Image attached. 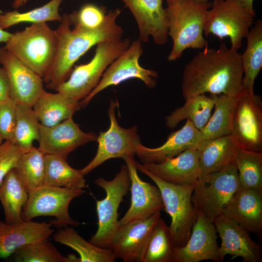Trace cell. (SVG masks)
<instances>
[{"mask_svg":"<svg viewBox=\"0 0 262 262\" xmlns=\"http://www.w3.org/2000/svg\"><path fill=\"white\" fill-rule=\"evenodd\" d=\"M241 54L225 42L205 47L184 68L181 92L185 99L199 94L238 95L243 89Z\"/></svg>","mask_w":262,"mask_h":262,"instance_id":"1","label":"cell"},{"mask_svg":"<svg viewBox=\"0 0 262 262\" xmlns=\"http://www.w3.org/2000/svg\"><path fill=\"white\" fill-rule=\"evenodd\" d=\"M122 10L116 8L109 11L103 24L94 30L74 27L68 14L62 16L56 30L58 42L54 61L43 77L46 87L55 90L69 77L74 64L90 49L98 44L122 39V28L116 23Z\"/></svg>","mask_w":262,"mask_h":262,"instance_id":"2","label":"cell"},{"mask_svg":"<svg viewBox=\"0 0 262 262\" xmlns=\"http://www.w3.org/2000/svg\"><path fill=\"white\" fill-rule=\"evenodd\" d=\"M166 2L168 35L173 41L167 60H177L187 49H203L207 47L204 28L206 14L211 3L199 0Z\"/></svg>","mask_w":262,"mask_h":262,"instance_id":"3","label":"cell"},{"mask_svg":"<svg viewBox=\"0 0 262 262\" xmlns=\"http://www.w3.org/2000/svg\"><path fill=\"white\" fill-rule=\"evenodd\" d=\"M58 42L56 30L46 22L34 23L12 33L4 48L43 78L54 61Z\"/></svg>","mask_w":262,"mask_h":262,"instance_id":"4","label":"cell"},{"mask_svg":"<svg viewBox=\"0 0 262 262\" xmlns=\"http://www.w3.org/2000/svg\"><path fill=\"white\" fill-rule=\"evenodd\" d=\"M128 38L97 45L94 55L87 63L76 66L68 78L55 90L77 101L87 97L96 87L109 65L130 45Z\"/></svg>","mask_w":262,"mask_h":262,"instance_id":"5","label":"cell"},{"mask_svg":"<svg viewBox=\"0 0 262 262\" xmlns=\"http://www.w3.org/2000/svg\"><path fill=\"white\" fill-rule=\"evenodd\" d=\"M137 170L148 177L159 188L164 210L171 217L169 226L175 247L184 246L190 236L197 217V210L192 201L194 185H178L161 180L135 161Z\"/></svg>","mask_w":262,"mask_h":262,"instance_id":"6","label":"cell"},{"mask_svg":"<svg viewBox=\"0 0 262 262\" xmlns=\"http://www.w3.org/2000/svg\"><path fill=\"white\" fill-rule=\"evenodd\" d=\"M95 183L106 192L103 199L96 201L98 228L89 242L101 248H109L119 227L118 210L130 189V178L126 164L123 165L115 178L107 180L103 178L95 180Z\"/></svg>","mask_w":262,"mask_h":262,"instance_id":"7","label":"cell"},{"mask_svg":"<svg viewBox=\"0 0 262 262\" xmlns=\"http://www.w3.org/2000/svg\"><path fill=\"white\" fill-rule=\"evenodd\" d=\"M256 16L235 0H213L205 16L204 34L229 38L230 48H241Z\"/></svg>","mask_w":262,"mask_h":262,"instance_id":"8","label":"cell"},{"mask_svg":"<svg viewBox=\"0 0 262 262\" xmlns=\"http://www.w3.org/2000/svg\"><path fill=\"white\" fill-rule=\"evenodd\" d=\"M235 163L218 171L201 174L194 186L192 203L211 221L222 212L240 187Z\"/></svg>","mask_w":262,"mask_h":262,"instance_id":"9","label":"cell"},{"mask_svg":"<svg viewBox=\"0 0 262 262\" xmlns=\"http://www.w3.org/2000/svg\"><path fill=\"white\" fill-rule=\"evenodd\" d=\"M82 189H72L44 184L29 192L28 200L21 213L23 221L40 216L55 218V225L63 227L77 226L80 223L69 215L68 207L74 198L84 193Z\"/></svg>","mask_w":262,"mask_h":262,"instance_id":"10","label":"cell"},{"mask_svg":"<svg viewBox=\"0 0 262 262\" xmlns=\"http://www.w3.org/2000/svg\"><path fill=\"white\" fill-rule=\"evenodd\" d=\"M142 43L139 39L132 41L109 65L96 87L80 101L81 108H85L96 95L107 87L117 85L130 79H138L150 88L156 86L157 72L145 68L139 64V59L143 53Z\"/></svg>","mask_w":262,"mask_h":262,"instance_id":"11","label":"cell"},{"mask_svg":"<svg viewBox=\"0 0 262 262\" xmlns=\"http://www.w3.org/2000/svg\"><path fill=\"white\" fill-rule=\"evenodd\" d=\"M230 135L239 148L262 152V103L260 96L243 89L237 95Z\"/></svg>","mask_w":262,"mask_h":262,"instance_id":"12","label":"cell"},{"mask_svg":"<svg viewBox=\"0 0 262 262\" xmlns=\"http://www.w3.org/2000/svg\"><path fill=\"white\" fill-rule=\"evenodd\" d=\"M117 101L111 100L108 113L110 126L105 131L99 132L97 141L98 147L93 159L85 167L81 169L84 175H87L106 161L117 158L124 159L135 155L136 146L140 143L136 126L125 129L117 122L115 109Z\"/></svg>","mask_w":262,"mask_h":262,"instance_id":"13","label":"cell"},{"mask_svg":"<svg viewBox=\"0 0 262 262\" xmlns=\"http://www.w3.org/2000/svg\"><path fill=\"white\" fill-rule=\"evenodd\" d=\"M160 218V212H158L147 218L119 226L109 247L115 258L124 262H143L153 230Z\"/></svg>","mask_w":262,"mask_h":262,"instance_id":"14","label":"cell"},{"mask_svg":"<svg viewBox=\"0 0 262 262\" xmlns=\"http://www.w3.org/2000/svg\"><path fill=\"white\" fill-rule=\"evenodd\" d=\"M0 64L9 78L10 98L17 105L33 107L44 90L43 78L4 47H0Z\"/></svg>","mask_w":262,"mask_h":262,"instance_id":"15","label":"cell"},{"mask_svg":"<svg viewBox=\"0 0 262 262\" xmlns=\"http://www.w3.org/2000/svg\"><path fill=\"white\" fill-rule=\"evenodd\" d=\"M124 160L130 174L131 196L129 208L119 220L120 226L147 218L164 210V208L158 187L143 181L139 177L133 157L128 156Z\"/></svg>","mask_w":262,"mask_h":262,"instance_id":"16","label":"cell"},{"mask_svg":"<svg viewBox=\"0 0 262 262\" xmlns=\"http://www.w3.org/2000/svg\"><path fill=\"white\" fill-rule=\"evenodd\" d=\"M197 212L188 240L184 246L175 247L173 262H220L215 226L201 212Z\"/></svg>","mask_w":262,"mask_h":262,"instance_id":"17","label":"cell"},{"mask_svg":"<svg viewBox=\"0 0 262 262\" xmlns=\"http://www.w3.org/2000/svg\"><path fill=\"white\" fill-rule=\"evenodd\" d=\"M213 223L221 241L218 250L220 262L228 254L232 256L231 260L241 257L244 262H262V246L251 238L248 231L223 214Z\"/></svg>","mask_w":262,"mask_h":262,"instance_id":"18","label":"cell"},{"mask_svg":"<svg viewBox=\"0 0 262 262\" xmlns=\"http://www.w3.org/2000/svg\"><path fill=\"white\" fill-rule=\"evenodd\" d=\"M93 132H85L72 117L52 127L40 125L39 149L45 154H54L67 159V155L78 147L96 141Z\"/></svg>","mask_w":262,"mask_h":262,"instance_id":"19","label":"cell"},{"mask_svg":"<svg viewBox=\"0 0 262 262\" xmlns=\"http://www.w3.org/2000/svg\"><path fill=\"white\" fill-rule=\"evenodd\" d=\"M130 9L136 21L139 39L147 42L151 37L157 45L168 40L165 8L163 0H121Z\"/></svg>","mask_w":262,"mask_h":262,"instance_id":"20","label":"cell"},{"mask_svg":"<svg viewBox=\"0 0 262 262\" xmlns=\"http://www.w3.org/2000/svg\"><path fill=\"white\" fill-rule=\"evenodd\" d=\"M142 165L161 180L178 185H194L202 174L196 149L185 150L160 163Z\"/></svg>","mask_w":262,"mask_h":262,"instance_id":"21","label":"cell"},{"mask_svg":"<svg viewBox=\"0 0 262 262\" xmlns=\"http://www.w3.org/2000/svg\"><path fill=\"white\" fill-rule=\"evenodd\" d=\"M222 214L261 238L262 191L240 187L226 205Z\"/></svg>","mask_w":262,"mask_h":262,"instance_id":"22","label":"cell"},{"mask_svg":"<svg viewBox=\"0 0 262 262\" xmlns=\"http://www.w3.org/2000/svg\"><path fill=\"white\" fill-rule=\"evenodd\" d=\"M203 140L200 131L187 120L183 127L172 132L166 141L158 147L149 148L139 143L136 147L135 155L143 164L160 163L185 150L196 149Z\"/></svg>","mask_w":262,"mask_h":262,"instance_id":"23","label":"cell"},{"mask_svg":"<svg viewBox=\"0 0 262 262\" xmlns=\"http://www.w3.org/2000/svg\"><path fill=\"white\" fill-rule=\"evenodd\" d=\"M53 232L50 224L45 222L0 221V259H7L24 245L49 238Z\"/></svg>","mask_w":262,"mask_h":262,"instance_id":"24","label":"cell"},{"mask_svg":"<svg viewBox=\"0 0 262 262\" xmlns=\"http://www.w3.org/2000/svg\"><path fill=\"white\" fill-rule=\"evenodd\" d=\"M239 148L230 134L203 139L196 148L202 174L218 171L235 163Z\"/></svg>","mask_w":262,"mask_h":262,"instance_id":"25","label":"cell"},{"mask_svg":"<svg viewBox=\"0 0 262 262\" xmlns=\"http://www.w3.org/2000/svg\"><path fill=\"white\" fill-rule=\"evenodd\" d=\"M32 108L41 125L52 127L72 117L81 107L80 101L57 92L51 93L44 90Z\"/></svg>","mask_w":262,"mask_h":262,"instance_id":"26","label":"cell"},{"mask_svg":"<svg viewBox=\"0 0 262 262\" xmlns=\"http://www.w3.org/2000/svg\"><path fill=\"white\" fill-rule=\"evenodd\" d=\"M246 38V47L241 54L243 90L254 93V84L262 67V21L257 19Z\"/></svg>","mask_w":262,"mask_h":262,"instance_id":"27","label":"cell"},{"mask_svg":"<svg viewBox=\"0 0 262 262\" xmlns=\"http://www.w3.org/2000/svg\"><path fill=\"white\" fill-rule=\"evenodd\" d=\"M29 193L16 169L11 170L0 185V201L3 206L5 222L13 224L23 221L21 213Z\"/></svg>","mask_w":262,"mask_h":262,"instance_id":"28","label":"cell"},{"mask_svg":"<svg viewBox=\"0 0 262 262\" xmlns=\"http://www.w3.org/2000/svg\"><path fill=\"white\" fill-rule=\"evenodd\" d=\"M214 105L213 95L208 97L204 94L189 97L185 99L182 106L176 109L166 117V125L169 128L173 129L182 120L186 119L200 131L209 120Z\"/></svg>","mask_w":262,"mask_h":262,"instance_id":"29","label":"cell"},{"mask_svg":"<svg viewBox=\"0 0 262 262\" xmlns=\"http://www.w3.org/2000/svg\"><path fill=\"white\" fill-rule=\"evenodd\" d=\"M44 184L72 189L86 186L84 175L81 169L71 167L65 158L57 155L45 154Z\"/></svg>","mask_w":262,"mask_h":262,"instance_id":"30","label":"cell"},{"mask_svg":"<svg viewBox=\"0 0 262 262\" xmlns=\"http://www.w3.org/2000/svg\"><path fill=\"white\" fill-rule=\"evenodd\" d=\"M55 242L75 250L80 262H114L116 259L110 248H101L82 238L73 228L64 227L53 235Z\"/></svg>","mask_w":262,"mask_h":262,"instance_id":"31","label":"cell"},{"mask_svg":"<svg viewBox=\"0 0 262 262\" xmlns=\"http://www.w3.org/2000/svg\"><path fill=\"white\" fill-rule=\"evenodd\" d=\"M237 96L214 95V111L199 131L203 139H213L230 134L231 125Z\"/></svg>","mask_w":262,"mask_h":262,"instance_id":"32","label":"cell"},{"mask_svg":"<svg viewBox=\"0 0 262 262\" xmlns=\"http://www.w3.org/2000/svg\"><path fill=\"white\" fill-rule=\"evenodd\" d=\"M234 163L240 186L262 191V152L239 148Z\"/></svg>","mask_w":262,"mask_h":262,"instance_id":"33","label":"cell"},{"mask_svg":"<svg viewBox=\"0 0 262 262\" xmlns=\"http://www.w3.org/2000/svg\"><path fill=\"white\" fill-rule=\"evenodd\" d=\"M63 0H51L41 7L24 13L16 10L0 12V28L4 30L24 22L34 24L52 21L61 22L62 16L59 13V8Z\"/></svg>","mask_w":262,"mask_h":262,"instance_id":"34","label":"cell"},{"mask_svg":"<svg viewBox=\"0 0 262 262\" xmlns=\"http://www.w3.org/2000/svg\"><path fill=\"white\" fill-rule=\"evenodd\" d=\"M45 155L33 147L22 154L15 168L28 193L44 184Z\"/></svg>","mask_w":262,"mask_h":262,"instance_id":"35","label":"cell"},{"mask_svg":"<svg viewBox=\"0 0 262 262\" xmlns=\"http://www.w3.org/2000/svg\"><path fill=\"white\" fill-rule=\"evenodd\" d=\"M40 125L32 107L17 105L16 123L11 141L23 153L29 151L33 147V142L39 140Z\"/></svg>","mask_w":262,"mask_h":262,"instance_id":"36","label":"cell"},{"mask_svg":"<svg viewBox=\"0 0 262 262\" xmlns=\"http://www.w3.org/2000/svg\"><path fill=\"white\" fill-rule=\"evenodd\" d=\"M14 254L18 262H80L74 255H63L48 238L21 246Z\"/></svg>","mask_w":262,"mask_h":262,"instance_id":"37","label":"cell"},{"mask_svg":"<svg viewBox=\"0 0 262 262\" xmlns=\"http://www.w3.org/2000/svg\"><path fill=\"white\" fill-rule=\"evenodd\" d=\"M175 247L169 226L161 217L154 228L143 262H173Z\"/></svg>","mask_w":262,"mask_h":262,"instance_id":"38","label":"cell"},{"mask_svg":"<svg viewBox=\"0 0 262 262\" xmlns=\"http://www.w3.org/2000/svg\"><path fill=\"white\" fill-rule=\"evenodd\" d=\"M107 11L104 6L91 3L83 4L77 11L68 14L71 25L86 30H94L103 23Z\"/></svg>","mask_w":262,"mask_h":262,"instance_id":"39","label":"cell"},{"mask_svg":"<svg viewBox=\"0 0 262 262\" xmlns=\"http://www.w3.org/2000/svg\"><path fill=\"white\" fill-rule=\"evenodd\" d=\"M17 104L11 98L0 102V136L12 141L16 120Z\"/></svg>","mask_w":262,"mask_h":262,"instance_id":"40","label":"cell"},{"mask_svg":"<svg viewBox=\"0 0 262 262\" xmlns=\"http://www.w3.org/2000/svg\"><path fill=\"white\" fill-rule=\"evenodd\" d=\"M23 152L11 141L0 145V185L9 171L16 167Z\"/></svg>","mask_w":262,"mask_h":262,"instance_id":"41","label":"cell"},{"mask_svg":"<svg viewBox=\"0 0 262 262\" xmlns=\"http://www.w3.org/2000/svg\"><path fill=\"white\" fill-rule=\"evenodd\" d=\"M10 98V85L8 75L2 67H0V102Z\"/></svg>","mask_w":262,"mask_h":262,"instance_id":"42","label":"cell"},{"mask_svg":"<svg viewBox=\"0 0 262 262\" xmlns=\"http://www.w3.org/2000/svg\"><path fill=\"white\" fill-rule=\"evenodd\" d=\"M245 8L252 12H255L253 8L254 0H235Z\"/></svg>","mask_w":262,"mask_h":262,"instance_id":"43","label":"cell"},{"mask_svg":"<svg viewBox=\"0 0 262 262\" xmlns=\"http://www.w3.org/2000/svg\"><path fill=\"white\" fill-rule=\"evenodd\" d=\"M12 33L0 28V43H6L11 36Z\"/></svg>","mask_w":262,"mask_h":262,"instance_id":"44","label":"cell"},{"mask_svg":"<svg viewBox=\"0 0 262 262\" xmlns=\"http://www.w3.org/2000/svg\"><path fill=\"white\" fill-rule=\"evenodd\" d=\"M28 0H14L12 3V7L17 9L24 6Z\"/></svg>","mask_w":262,"mask_h":262,"instance_id":"45","label":"cell"},{"mask_svg":"<svg viewBox=\"0 0 262 262\" xmlns=\"http://www.w3.org/2000/svg\"><path fill=\"white\" fill-rule=\"evenodd\" d=\"M2 139L0 136V145L2 144Z\"/></svg>","mask_w":262,"mask_h":262,"instance_id":"46","label":"cell"},{"mask_svg":"<svg viewBox=\"0 0 262 262\" xmlns=\"http://www.w3.org/2000/svg\"><path fill=\"white\" fill-rule=\"evenodd\" d=\"M199 0L209 1V0Z\"/></svg>","mask_w":262,"mask_h":262,"instance_id":"47","label":"cell"}]
</instances>
